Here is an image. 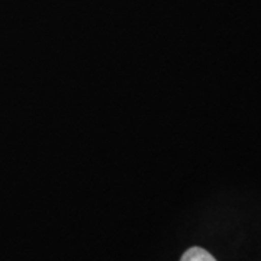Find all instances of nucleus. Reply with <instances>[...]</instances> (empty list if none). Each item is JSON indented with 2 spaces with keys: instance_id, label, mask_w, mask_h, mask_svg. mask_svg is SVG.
I'll return each instance as SVG.
<instances>
[{
  "instance_id": "nucleus-1",
  "label": "nucleus",
  "mask_w": 261,
  "mask_h": 261,
  "mask_svg": "<svg viewBox=\"0 0 261 261\" xmlns=\"http://www.w3.org/2000/svg\"><path fill=\"white\" fill-rule=\"evenodd\" d=\"M180 261H216L215 257L209 251H206L200 247H192L189 248Z\"/></svg>"
}]
</instances>
